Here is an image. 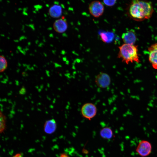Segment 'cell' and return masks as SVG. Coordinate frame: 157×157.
<instances>
[{
    "label": "cell",
    "instance_id": "cell-18",
    "mask_svg": "<svg viewBox=\"0 0 157 157\" xmlns=\"http://www.w3.org/2000/svg\"><path fill=\"white\" fill-rule=\"evenodd\" d=\"M12 157H23L22 155L20 153H18L16 154Z\"/></svg>",
    "mask_w": 157,
    "mask_h": 157
},
{
    "label": "cell",
    "instance_id": "cell-3",
    "mask_svg": "<svg viewBox=\"0 0 157 157\" xmlns=\"http://www.w3.org/2000/svg\"><path fill=\"white\" fill-rule=\"evenodd\" d=\"M97 111L96 106L91 103L85 104L82 106L81 109L83 117L89 120H91L96 116Z\"/></svg>",
    "mask_w": 157,
    "mask_h": 157
},
{
    "label": "cell",
    "instance_id": "cell-13",
    "mask_svg": "<svg viewBox=\"0 0 157 157\" xmlns=\"http://www.w3.org/2000/svg\"><path fill=\"white\" fill-rule=\"evenodd\" d=\"M100 134L101 136L104 138L108 139L112 137L113 132L112 130L110 128L105 127L101 130Z\"/></svg>",
    "mask_w": 157,
    "mask_h": 157
},
{
    "label": "cell",
    "instance_id": "cell-1",
    "mask_svg": "<svg viewBox=\"0 0 157 157\" xmlns=\"http://www.w3.org/2000/svg\"><path fill=\"white\" fill-rule=\"evenodd\" d=\"M154 11L151 2L148 0H132L128 6L127 13L133 20L141 21L150 18Z\"/></svg>",
    "mask_w": 157,
    "mask_h": 157
},
{
    "label": "cell",
    "instance_id": "cell-5",
    "mask_svg": "<svg viewBox=\"0 0 157 157\" xmlns=\"http://www.w3.org/2000/svg\"><path fill=\"white\" fill-rule=\"evenodd\" d=\"M151 150V144L145 140H142L139 142L136 150V152L142 157H145L149 155Z\"/></svg>",
    "mask_w": 157,
    "mask_h": 157
},
{
    "label": "cell",
    "instance_id": "cell-2",
    "mask_svg": "<svg viewBox=\"0 0 157 157\" xmlns=\"http://www.w3.org/2000/svg\"><path fill=\"white\" fill-rule=\"evenodd\" d=\"M118 48L117 58L123 62L128 64L133 62H140L138 46L124 43L119 46Z\"/></svg>",
    "mask_w": 157,
    "mask_h": 157
},
{
    "label": "cell",
    "instance_id": "cell-8",
    "mask_svg": "<svg viewBox=\"0 0 157 157\" xmlns=\"http://www.w3.org/2000/svg\"><path fill=\"white\" fill-rule=\"evenodd\" d=\"M122 38L124 44H135L136 40V34L132 30H131L124 33L122 35Z\"/></svg>",
    "mask_w": 157,
    "mask_h": 157
},
{
    "label": "cell",
    "instance_id": "cell-15",
    "mask_svg": "<svg viewBox=\"0 0 157 157\" xmlns=\"http://www.w3.org/2000/svg\"><path fill=\"white\" fill-rule=\"evenodd\" d=\"M8 62L6 58L0 55V73L4 71L8 67Z\"/></svg>",
    "mask_w": 157,
    "mask_h": 157
},
{
    "label": "cell",
    "instance_id": "cell-4",
    "mask_svg": "<svg viewBox=\"0 0 157 157\" xmlns=\"http://www.w3.org/2000/svg\"><path fill=\"white\" fill-rule=\"evenodd\" d=\"M90 13L93 17L97 18L103 14L104 7L103 4L100 1L95 0L92 1L88 7Z\"/></svg>",
    "mask_w": 157,
    "mask_h": 157
},
{
    "label": "cell",
    "instance_id": "cell-12",
    "mask_svg": "<svg viewBox=\"0 0 157 157\" xmlns=\"http://www.w3.org/2000/svg\"><path fill=\"white\" fill-rule=\"evenodd\" d=\"M100 36L102 40L105 43H109L113 40L114 37V34L111 32H101Z\"/></svg>",
    "mask_w": 157,
    "mask_h": 157
},
{
    "label": "cell",
    "instance_id": "cell-10",
    "mask_svg": "<svg viewBox=\"0 0 157 157\" xmlns=\"http://www.w3.org/2000/svg\"><path fill=\"white\" fill-rule=\"evenodd\" d=\"M57 128V124L55 120L51 119L46 121L44 126V130L47 134L53 133Z\"/></svg>",
    "mask_w": 157,
    "mask_h": 157
},
{
    "label": "cell",
    "instance_id": "cell-7",
    "mask_svg": "<svg viewBox=\"0 0 157 157\" xmlns=\"http://www.w3.org/2000/svg\"><path fill=\"white\" fill-rule=\"evenodd\" d=\"M148 50L149 60L153 67L157 69V43L150 45Z\"/></svg>",
    "mask_w": 157,
    "mask_h": 157
},
{
    "label": "cell",
    "instance_id": "cell-6",
    "mask_svg": "<svg viewBox=\"0 0 157 157\" xmlns=\"http://www.w3.org/2000/svg\"><path fill=\"white\" fill-rule=\"evenodd\" d=\"M95 82L98 87L102 88H105L110 85L111 78L107 73L101 72L96 76Z\"/></svg>",
    "mask_w": 157,
    "mask_h": 157
},
{
    "label": "cell",
    "instance_id": "cell-16",
    "mask_svg": "<svg viewBox=\"0 0 157 157\" xmlns=\"http://www.w3.org/2000/svg\"><path fill=\"white\" fill-rule=\"evenodd\" d=\"M117 0H103L104 4L109 7L113 6L116 3Z\"/></svg>",
    "mask_w": 157,
    "mask_h": 157
},
{
    "label": "cell",
    "instance_id": "cell-9",
    "mask_svg": "<svg viewBox=\"0 0 157 157\" xmlns=\"http://www.w3.org/2000/svg\"><path fill=\"white\" fill-rule=\"evenodd\" d=\"M67 23L64 18H62L55 21L53 24V28L56 32L61 33L65 31L67 29Z\"/></svg>",
    "mask_w": 157,
    "mask_h": 157
},
{
    "label": "cell",
    "instance_id": "cell-11",
    "mask_svg": "<svg viewBox=\"0 0 157 157\" xmlns=\"http://www.w3.org/2000/svg\"><path fill=\"white\" fill-rule=\"evenodd\" d=\"M49 13L51 17L54 18H59L61 16L62 13V8L61 6L54 4L50 7Z\"/></svg>",
    "mask_w": 157,
    "mask_h": 157
},
{
    "label": "cell",
    "instance_id": "cell-14",
    "mask_svg": "<svg viewBox=\"0 0 157 157\" xmlns=\"http://www.w3.org/2000/svg\"><path fill=\"white\" fill-rule=\"evenodd\" d=\"M6 126V118L5 116L0 110V133L5 130Z\"/></svg>",
    "mask_w": 157,
    "mask_h": 157
},
{
    "label": "cell",
    "instance_id": "cell-17",
    "mask_svg": "<svg viewBox=\"0 0 157 157\" xmlns=\"http://www.w3.org/2000/svg\"><path fill=\"white\" fill-rule=\"evenodd\" d=\"M59 157H69V156L66 153H63L59 155Z\"/></svg>",
    "mask_w": 157,
    "mask_h": 157
}]
</instances>
